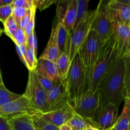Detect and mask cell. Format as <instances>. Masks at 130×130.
<instances>
[{
    "label": "cell",
    "instance_id": "836d02e7",
    "mask_svg": "<svg viewBox=\"0 0 130 130\" xmlns=\"http://www.w3.org/2000/svg\"><path fill=\"white\" fill-rule=\"evenodd\" d=\"M56 2L57 1L53 0H33V3L36 9H39L41 11L47 8Z\"/></svg>",
    "mask_w": 130,
    "mask_h": 130
},
{
    "label": "cell",
    "instance_id": "b9f144b4",
    "mask_svg": "<svg viewBox=\"0 0 130 130\" xmlns=\"http://www.w3.org/2000/svg\"><path fill=\"white\" fill-rule=\"evenodd\" d=\"M2 84H3V79H2V75H1V69H0V86H1Z\"/></svg>",
    "mask_w": 130,
    "mask_h": 130
},
{
    "label": "cell",
    "instance_id": "60d3db41",
    "mask_svg": "<svg viewBox=\"0 0 130 130\" xmlns=\"http://www.w3.org/2000/svg\"><path fill=\"white\" fill-rule=\"evenodd\" d=\"M119 1L122 3H124L130 6V0H119Z\"/></svg>",
    "mask_w": 130,
    "mask_h": 130
},
{
    "label": "cell",
    "instance_id": "1f68e13d",
    "mask_svg": "<svg viewBox=\"0 0 130 130\" xmlns=\"http://www.w3.org/2000/svg\"><path fill=\"white\" fill-rule=\"evenodd\" d=\"M10 5L12 8H23L30 10L33 6V0H13Z\"/></svg>",
    "mask_w": 130,
    "mask_h": 130
},
{
    "label": "cell",
    "instance_id": "484cf974",
    "mask_svg": "<svg viewBox=\"0 0 130 130\" xmlns=\"http://www.w3.org/2000/svg\"><path fill=\"white\" fill-rule=\"evenodd\" d=\"M4 25V29L3 32L5 33L6 36L9 37L10 38L12 39L13 36L15 34V31L17 30V28L19 27L15 19L11 15V17L8 18L5 23L3 24Z\"/></svg>",
    "mask_w": 130,
    "mask_h": 130
},
{
    "label": "cell",
    "instance_id": "bcb514c9",
    "mask_svg": "<svg viewBox=\"0 0 130 130\" xmlns=\"http://www.w3.org/2000/svg\"><path fill=\"white\" fill-rule=\"evenodd\" d=\"M72 130H82V129H72Z\"/></svg>",
    "mask_w": 130,
    "mask_h": 130
},
{
    "label": "cell",
    "instance_id": "4316f807",
    "mask_svg": "<svg viewBox=\"0 0 130 130\" xmlns=\"http://www.w3.org/2000/svg\"><path fill=\"white\" fill-rule=\"evenodd\" d=\"M88 3V0H77V14L75 26L87 13Z\"/></svg>",
    "mask_w": 130,
    "mask_h": 130
},
{
    "label": "cell",
    "instance_id": "30bf717a",
    "mask_svg": "<svg viewBox=\"0 0 130 130\" xmlns=\"http://www.w3.org/2000/svg\"><path fill=\"white\" fill-rule=\"evenodd\" d=\"M99 106L100 95L99 90H96L95 92H91L86 90L77 106L74 108V110L76 114L85 119L91 121Z\"/></svg>",
    "mask_w": 130,
    "mask_h": 130
},
{
    "label": "cell",
    "instance_id": "5bb4252c",
    "mask_svg": "<svg viewBox=\"0 0 130 130\" xmlns=\"http://www.w3.org/2000/svg\"><path fill=\"white\" fill-rule=\"evenodd\" d=\"M109 11L113 24L128 25L130 22V6L119 0L109 2Z\"/></svg>",
    "mask_w": 130,
    "mask_h": 130
},
{
    "label": "cell",
    "instance_id": "9c48e42d",
    "mask_svg": "<svg viewBox=\"0 0 130 130\" xmlns=\"http://www.w3.org/2000/svg\"><path fill=\"white\" fill-rule=\"evenodd\" d=\"M118 108L113 104L99 106L91 119L94 127L100 130H108L114 128L118 119Z\"/></svg>",
    "mask_w": 130,
    "mask_h": 130
},
{
    "label": "cell",
    "instance_id": "2e32d148",
    "mask_svg": "<svg viewBox=\"0 0 130 130\" xmlns=\"http://www.w3.org/2000/svg\"><path fill=\"white\" fill-rule=\"evenodd\" d=\"M57 24L55 23L52 29L48 44L39 58H44L55 62L61 54L57 43Z\"/></svg>",
    "mask_w": 130,
    "mask_h": 130
},
{
    "label": "cell",
    "instance_id": "74e56055",
    "mask_svg": "<svg viewBox=\"0 0 130 130\" xmlns=\"http://www.w3.org/2000/svg\"><path fill=\"white\" fill-rule=\"evenodd\" d=\"M0 130H12L11 128H10V125L8 123V121L6 119H4L3 121L2 124L0 126Z\"/></svg>",
    "mask_w": 130,
    "mask_h": 130
},
{
    "label": "cell",
    "instance_id": "83f0119b",
    "mask_svg": "<svg viewBox=\"0 0 130 130\" xmlns=\"http://www.w3.org/2000/svg\"><path fill=\"white\" fill-rule=\"evenodd\" d=\"M11 40L14 42L15 45L26 46L27 37L25 35L24 30L19 27L13 36Z\"/></svg>",
    "mask_w": 130,
    "mask_h": 130
},
{
    "label": "cell",
    "instance_id": "f1b7e54d",
    "mask_svg": "<svg viewBox=\"0 0 130 130\" xmlns=\"http://www.w3.org/2000/svg\"><path fill=\"white\" fill-rule=\"evenodd\" d=\"M36 75L37 79H38V81H39L41 86H42V88H43L46 92L49 91L50 90H52L53 88H54L55 86H57V85L60 82L61 80H62L61 79L60 81H53L48 79L45 78V77H42V76H39V75L36 74Z\"/></svg>",
    "mask_w": 130,
    "mask_h": 130
},
{
    "label": "cell",
    "instance_id": "6da1fadb",
    "mask_svg": "<svg viewBox=\"0 0 130 130\" xmlns=\"http://www.w3.org/2000/svg\"><path fill=\"white\" fill-rule=\"evenodd\" d=\"M128 55L116 58L99 86L100 106L111 104L119 108L125 99L128 88Z\"/></svg>",
    "mask_w": 130,
    "mask_h": 130
},
{
    "label": "cell",
    "instance_id": "7bdbcfd3",
    "mask_svg": "<svg viewBox=\"0 0 130 130\" xmlns=\"http://www.w3.org/2000/svg\"><path fill=\"white\" fill-rule=\"evenodd\" d=\"M3 32V29L0 27V37H1V35H2Z\"/></svg>",
    "mask_w": 130,
    "mask_h": 130
},
{
    "label": "cell",
    "instance_id": "44dd1931",
    "mask_svg": "<svg viewBox=\"0 0 130 130\" xmlns=\"http://www.w3.org/2000/svg\"><path fill=\"white\" fill-rule=\"evenodd\" d=\"M66 124L69 126L72 129H79L82 130L85 129L88 126H92L94 127L93 124L91 120L85 119L77 114H75L73 118L70 119L66 123Z\"/></svg>",
    "mask_w": 130,
    "mask_h": 130
},
{
    "label": "cell",
    "instance_id": "f546056e",
    "mask_svg": "<svg viewBox=\"0 0 130 130\" xmlns=\"http://www.w3.org/2000/svg\"><path fill=\"white\" fill-rule=\"evenodd\" d=\"M30 12H31V19H30V22H29V24L25 27V29H24V32H25V35L27 37L30 36L32 33L34 32V25H35V14H36V8L34 6V3H33V6L30 9Z\"/></svg>",
    "mask_w": 130,
    "mask_h": 130
},
{
    "label": "cell",
    "instance_id": "8fae6325",
    "mask_svg": "<svg viewBox=\"0 0 130 130\" xmlns=\"http://www.w3.org/2000/svg\"><path fill=\"white\" fill-rule=\"evenodd\" d=\"M116 39V58L130 53V32L128 25L113 24Z\"/></svg>",
    "mask_w": 130,
    "mask_h": 130
},
{
    "label": "cell",
    "instance_id": "4fadbf2b",
    "mask_svg": "<svg viewBox=\"0 0 130 130\" xmlns=\"http://www.w3.org/2000/svg\"><path fill=\"white\" fill-rule=\"evenodd\" d=\"M75 114L76 112L73 108L69 104H67L58 110L41 114V117L46 121L60 128L72 119Z\"/></svg>",
    "mask_w": 130,
    "mask_h": 130
},
{
    "label": "cell",
    "instance_id": "d590c367",
    "mask_svg": "<svg viewBox=\"0 0 130 130\" xmlns=\"http://www.w3.org/2000/svg\"><path fill=\"white\" fill-rule=\"evenodd\" d=\"M30 19H31V12H30V10H28L27 12L26 15L21 19L20 22V25L19 27L22 28L24 30L25 28V27L29 24V22H30Z\"/></svg>",
    "mask_w": 130,
    "mask_h": 130
},
{
    "label": "cell",
    "instance_id": "d4e9b609",
    "mask_svg": "<svg viewBox=\"0 0 130 130\" xmlns=\"http://www.w3.org/2000/svg\"><path fill=\"white\" fill-rule=\"evenodd\" d=\"M130 126V120L128 118L126 110L123 108V112L118 118L114 128L116 130H128Z\"/></svg>",
    "mask_w": 130,
    "mask_h": 130
},
{
    "label": "cell",
    "instance_id": "8d00e7d4",
    "mask_svg": "<svg viewBox=\"0 0 130 130\" xmlns=\"http://www.w3.org/2000/svg\"><path fill=\"white\" fill-rule=\"evenodd\" d=\"M124 100H125V103H124V108H125L126 110L128 118L130 120V90L126 96Z\"/></svg>",
    "mask_w": 130,
    "mask_h": 130
},
{
    "label": "cell",
    "instance_id": "3957f363",
    "mask_svg": "<svg viewBox=\"0 0 130 130\" xmlns=\"http://www.w3.org/2000/svg\"><path fill=\"white\" fill-rule=\"evenodd\" d=\"M69 105L75 108L87 89L88 82L78 53L71 62L69 71L64 79Z\"/></svg>",
    "mask_w": 130,
    "mask_h": 130
},
{
    "label": "cell",
    "instance_id": "5b68a950",
    "mask_svg": "<svg viewBox=\"0 0 130 130\" xmlns=\"http://www.w3.org/2000/svg\"><path fill=\"white\" fill-rule=\"evenodd\" d=\"M109 1H100L96 8V13L91 24V29L94 30L101 43H104L113 33L114 26L109 8Z\"/></svg>",
    "mask_w": 130,
    "mask_h": 130
},
{
    "label": "cell",
    "instance_id": "277c9868",
    "mask_svg": "<svg viewBox=\"0 0 130 130\" xmlns=\"http://www.w3.org/2000/svg\"><path fill=\"white\" fill-rule=\"evenodd\" d=\"M102 45L97 34L91 29L77 52L87 82L95 67Z\"/></svg>",
    "mask_w": 130,
    "mask_h": 130
},
{
    "label": "cell",
    "instance_id": "ab89813d",
    "mask_svg": "<svg viewBox=\"0 0 130 130\" xmlns=\"http://www.w3.org/2000/svg\"><path fill=\"white\" fill-rule=\"evenodd\" d=\"M84 130H100L98 128H95V127L92 126H88V127H86Z\"/></svg>",
    "mask_w": 130,
    "mask_h": 130
},
{
    "label": "cell",
    "instance_id": "7a4b0ae2",
    "mask_svg": "<svg viewBox=\"0 0 130 130\" xmlns=\"http://www.w3.org/2000/svg\"><path fill=\"white\" fill-rule=\"evenodd\" d=\"M116 55L115 34L113 31L112 35L102 45L95 67L88 81L86 90L91 92L98 90L114 63Z\"/></svg>",
    "mask_w": 130,
    "mask_h": 130
},
{
    "label": "cell",
    "instance_id": "ac0fdd59",
    "mask_svg": "<svg viewBox=\"0 0 130 130\" xmlns=\"http://www.w3.org/2000/svg\"><path fill=\"white\" fill-rule=\"evenodd\" d=\"M77 14V0H71L67 6L63 20V24L69 33L73 30L76 25Z\"/></svg>",
    "mask_w": 130,
    "mask_h": 130
},
{
    "label": "cell",
    "instance_id": "7dc6e473",
    "mask_svg": "<svg viewBox=\"0 0 130 130\" xmlns=\"http://www.w3.org/2000/svg\"><path fill=\"white\" fill-rule=\"evenodd\" d=\"M128 130H130V126H129V129H128Z\"/></svg>",
    "mask_w": 130,
    "mask_h": 130
},
{
    "label": "cell",
    "instance_id": "7c38bea8",
    "mask_svg": "<svg viewBox=\"0 0 130 130\" xmlns=\"http://www.w3.org/2000/svg\"><path fill=\"white\" fill-rule=\"evenodd\" d=\"M46 98L50 105L48 112L58 110L69 104L64 79L61 80L57 86L47 92Z\"/></svg>",
    "mask_w": 130,
    "mask_h": 130
},
{
    "label": "cell",
    "instance_id": "4dcf8cb0",
    "mask_svg": "<svg viewBox=\"0 0 130 130\" xmlns=\"http://www.w3.org/2000/svg\"><path fill=\"white\" fill-rule=\"evenodd\" d=\"M13 8L10 5H6L0 7V22L4 24L5 22L12 15Z\"/></svg>",
    "mask_w": 130,
    "mask_h": 130
},
{
    "label": "cell",
    "instance_id": "ffe728a7",
    "mask_svg": "<svg viewBox=\"0 0 130 130\" xmlns=\"http://www.w3.org/2000/svg\"><path fill=\"white\" fill-rule=\"evenodd\" d=\"M58 71V76L61 79L66 78L69 71L71 62L69 60V52L66 51L60 55L55 62Z\"/></svg>",
    "mask_w": 130,
    "mask_h": 130
},
{
    "label": "cell",
    "instance_id": "ee69618b",
    "mask_svg": "<svg viewBox=\"0 0 130 130\" xmlns=\"http://www.w3.org/2000/svg\"><path fill=\"white\" fill-rule=\"evenodd\" d=\"M128 28H129V32H130V22H129V24H128Z\"/></svg>",
    "mask_w": 130,
    "mask_h": 130
},
{
    "label": "cell",
    "instance_id": "cb8c5ba5",
    "mask_svg": "<svg viewBox=\"0 0 130 130\" xmlns=\"http://www.w3.org/2000/svg\"><path fill=\"white\" fill-rule=\"evenodd\" d=\"M25 59L26 62L25 66L28 70L29 71H34L38 63V59L36 58V54L32 48L26 46V55Z\"/></svg>",
    "mask_w": 130,
    "mask_h": 130
},
{
    "label": "cell",
    "instance_id": "f6af8a7d",
    "mask_svg": "<svg viewBox=\"0 0 130 130\" xmlns=\"http://www.w3.org/2000/svg\"><path fill=\"white\" fill-rule=\"evenodd\" d=\"M108 130H116V129L114 128H110V129H109Z\"/></svg>",
    "mask_w": 130,
    "mask_h": 130
},
{
    "label": "cell",
    "instance_id": "e575fe53",
    "mask_svg": "<svg viewBox=\"0 0 130 130\" xmlns=\"http://www.w3.org/2000/svg\"><path fill=\"white\" fill-rule=\"evenodd\" d=\"M26 46L32 48L36 54L37 55V40L36 36V33L34 30L30 36L27 37Z\"/></svg>",
    "mask_w": 130,
    "mask_h": 130
},
{
    "label": "cell",
    "instance_id": "9a60e30c",
    "mask_svg": "<svg viewBox=\"0 0 130 130\" xmlns=\"http://www.w3.org/2000/svg\"><path fill=\"white\" fill-rule=\"evenodd\" d=\"M34 72L36 74L53 81H59L61 79L58 76L55 63L52 61L39 58L38 59Z\"/></svg>",
    "mask_w": 130,
    "mask_h": 130
},
{
    "label": "cell",
    "instance_id": "d6986e66",
    "mask_svg": "<svg viewBox=\"0 0 130 130\" xmlns=\"http://www.w3.org/2000/svg\"><path fill=\"white\" fill-rule=\"evenodd\" d=\"M7 121L12 130H36L33 125L31 116H21Z\"/></svg>",
    "mask_w": 130,
    "mask_h": 130
},
{
    "label": "cell",
    "instance_id": "e0dca14e",
    "mask_svg": "<svg viewBox=\"0 0 130 130\" xmlns=\"http://www.w3.org/2000/svg\"><path fill=\"white\" fill-rule=\"evenodd\" d=\"M57 24V43L60 53L67 52H69L70 48V34L63 24V20L60 22H55Z\"/></svg>",
    "mask_w": 130,
    "mask_h": 130
},
{
    "label": "cell",
    "instance_id": "f35d334b",
    "mask_svg": "<svg viewBox=\"0 0 130 130\" xmlns=\"http://www.w3.org/2000/svg\"><path fill=\"white\" fill-rule=\"evenodd\" d=\"M59 130H72V129L69 126L65 124H63V125L61 126L60 127Z\"/></svg>",
    "mask_w": 130,
    "mask_h": 130
},
{
    "label": "cell",
    "instance_id": "ba28073f",
    "mask_svg": "<svg viewBox=\"0 0 130 130\" xmlns=\"http://www.w3.org/2000/svg\"><path fill=\"white\" fill-rule=\"evenodd\" d=\"M42 113L23 95L19 99L0 106V116L8 120L21 116H40Z\"/></svg>",
    "mask_w": 130,
    "mask_h": 130
},
{
    "label": "cell",
    "instance_id": "52a82bcc",
    "mask_svg": "<svg viewBox=\"0 0 130 130\" xmlns=\"http://www.w3.org/2000/svg\"><path fill=\"white\" fill-rule=\"evenodd\" d=\"M46 93L39 84L35 72L29 71L27 84L23 95L42 114L48 112L50 109Z\"/></svg>",
    "mask_w": 130,
    "mask_h": 130
},
{
    "label": "cell",
    "instance_id": "603a6c76",
    "mask_svg": "<svg viewBox=\"0 0 130 130\" xmlns=\"http://www.w3.org/2000/svg\"><path fill=\"white\" fill-rule=\"evenodd\" d=\"M33 125L36 130H59V128L46 121L40 116H31Z\"/></svg>",
    "mask_w": 130,
    "mask_h": 130
},
{
    "label": "cell",
    "instance_id": "7402d4cb",
    "mask_svg": "<svg viewBox=\"0 0 130 130\" xmlns=\"http://www.w3.org/2000/svg\"><path fill=\"white\" fill-rule=\"evenodd\" d=\"M21 96L22 95L15 93L9 91L5 87L4 83L0 86V106L11 102L20 98Z\"/></svg>",
    "mask_w": 130,
    "mask_h": 130
},
{
    "label": "cell",
    "instance_id": "8992f818",
    "mask_svg": "<svg viewBox=\"0 0 130 130\" xmlns=\"http://www.w3.org/2000/svg\"><path fill=\"white\" fill-rule=\"evenodd\" d=\"M96 10L88 11L82 19L77 24L70 34L69 60L72 62L81 44L91 30V24L96 15Z\"/></svg>",
    "mask_w": 130,
    "mask_h": 130
},
{
    "label": "cell",
    "instance_id": "d6a6232c",
    "mask_svg": "<svg viewBox=\"0 0 130 130\" xmlns=\"http://www.w3.org/2000/svg\"><path fill=\"white\" fill-rule=\"evenodd\" d=\"M27 11L28 10L23 8H13L12 15L19 27L20 25V20L26 15Z\"/></svg>",
    "mask_w": 130,
    "mask_h": 130
}]
</instances>
